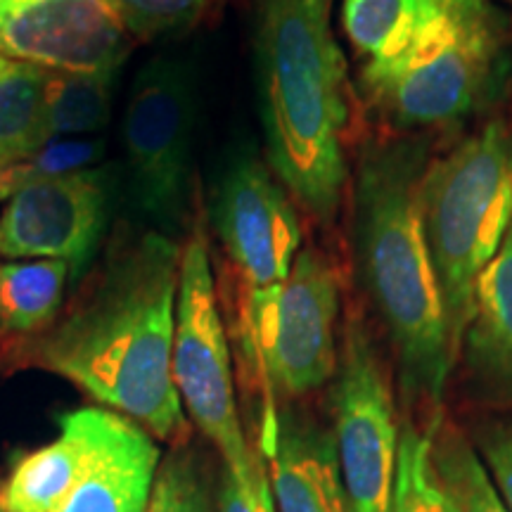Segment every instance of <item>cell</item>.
Here are the masks:
<instances>
[{
	"label": "cell",
	"instance_id": "obj_6",
	"mask_svg": "<svg viewBox=\"0 0 512 512\" xmlns=\"http://www.w3.org/2000/svg\"><path fill=\"white\" fill-rule=\"evenodd\" d=\"M174 382L183 408L219 448L233 477L247 479L259 456L249 448L235 399L226 328L216 297L207 238L195 226L181 249L174 335Z\"/></svg>",
	"mask_w": 512,
	"mask_h": 512
},
{
	"label": "cell",
	"instance_id": "obj_5",
	"mask_svg": "<svg viewBox=\"0 0 512 512\" xmlns=\"http://www.w3.org/2000/svg\"><path fill=\"white\" fill-rule=\"evenodd\" d=\"M505 29L491 0H444L430 29L394 62L363 67V86L401 126H441L491 98L503 72Z\"/></svg>",
	"mask_w": 512,
	"mask_h": 512
},
{
	"label": "cell",
	"instance_id": "obj_9",
	"mask_svg": "<svg viewBox=\"0 0 512 512\" xmlns=\"http://www.w3.org/2000/svg\"><path fill=\"white\" fill-rule=\"evenodd\" d=\"M339 283L335 268L318 249H304L280 285L264 356V427L261 453L271 451L278 432L275 394L304 396L335 377Z\"/></svg>",
	"mask_w": 512,
	"mask_h": 512
},
{
	"label": "cell",
	"instance_id": "obj_1",
	"mask_svg": "<svg viewBox=\"0 0 512 512\" xmlns=\"http://www.w3.org/2000/svg\"><path fill=\"white\" fill-rule=\"evenodd\" d=\"M181 247L147 230L121 240L91 292L36 344L38 366L159 439L188 432L174 382Z\"/></svg>",
	"mask_w": 512,
	"mask_h": 512
},
{
	"label": "cell",
	"instance_id": "obj_28",
	"mask_svg": "<svg viewBox=\"0 0 512 512\" xmlns=\"http://www.w3.org/2000/svg\"><path fill=\"white\" fill-rule=\"evenodd\" d=\"M0 3H12V0H0Z\"/></svg>",
	"mask_w": 512,
	"mask_h": 512
},
{
	"label": "cell",
	"instance_id": "obj_29",
	"mask_svg": "<svg viewBox=\"0 0 512 512\" xmlns=\"http://www.w3.org/2000/svg\"><path fill=\"white\" fill-rule=\"evenodd\" d=\"M508 3H510V5H512V0H508Z\"/></svg>",
	"mask_w": 512,
	"mask_h": 512
},
{
	"label": "cell",
	"instance_id": "obj_7",
	"mask_svg": "<svg viewBox=\"0 0 512 512\" xmlns=\"http://www.w3.org/2000/svg\"><path fill=\"white\" fill-rule=\"evenodd\" d=\"M195 126L190 69L178 60L145 64L128 95L121 138L133 204L166 238L188 219Z\"/></svg>",
	"mask_w": 512,
	"mask_h": 512
},
{
	"label": "cell",
	"instance_id": "obj_17",
	"mask_svg": "<svg viewBox=\"0 0 512 512\" xmlns=\"http://www.w3.org/2000/svg\"><path fill=\"white\" fill-rule=\"evenodd\" d=\"M53 72L0 55V171L53 140L48 117Z\"/></svg>",
	"mask_w": 512,
	"mask_h": 512
},
{
	"label": "cell",
	"instance_id": "obj_8",
	"mask_svg": "<svg viewBox=\"0 0 512 512\" xmlns=\"http://www.w3.org/2000/svg\"><path fill=\"white\" fill-rule=\"evenodd\" d=\"M332 415L349 512H394L401 432L389 377L358 318L349 320L337 356Z\"/></svg>",
	"mask_w": 512,
	"mask_h": 512
},
{
	"label": "cell",
	"instance_id": "obj_22",
	"mask_svg": "<svg viewBox=\"0 0 512 512\" xmlns=\"http://www.w3.org/2000/svg\"><path fill=\"white\" fill-rule=\"evenodd\" d=\"M432 451L434 465L456 498L460 512H508L482 456L460 434L446 432Z\"/></svg>",
	"mask_w": 512,
	"mask_h": 512
},
{
	"label": "cell",
	"instance_id": "obj_4",
	"mask_svg": "<svg viewBox=\"0 0 512 512\" xmlns=\"http://www.w3.org/2000/svg\"><path fill=\"white\" fill-rule=\"evenodd\" d=\"M420 216L458 356L479 273L512 226V131L503 121H489L427 164Z\"/></svg>",
	"mask_w": 512,
	"mask_h": 512
},
{
	"label": "cell",
	"instance_id": "obj_2",
	"mask_svg": "<svg viewBox=\"0 0 512 512\" xmlns=\"http://www.w3.org/2000/svg\"><path fill=\"white\" fill-rule=\"evenodd\" d=\"M427 164V138L368 147L354 178V261L392 339L403 396L439 406L456 356L422 230Z\"/></svg>",
	"mask_w": 512,
	"mask_h": 512
},
{
	"label": "cell",
	"instance_id": "obj_19",
	"mask_svg": "<svg viewBox=\"0 0 512 512\" xmlns=\"http://www.w3.org/2000/svg\"><path fill=\"white\" fill-rule=\"evenodd\" d=\"M72 268L57 259L0 261V330L31 335L60 311Z\"/></svg>",
	"mask_w": 512,
	"mask_h": 512
},
{
	"label": "cell",
	"instance_id": "obj_18",
	"mask_svg": "<svg viewBox=\"0 0 512 512\" xmlns=\"http://www.w3.org/2000/svg\"><path fill=\"white\" fill-rule=\"evenodd\" d=\"M444 0H344V34L358 55L370 64L401 57L432 27Z\"/></svg>",
	"mask_w": 512,
	"mask_h": 512
},
{
	"label": "cell",
	"instance_id": "obj_12",
	"mask_svg": "<svg viewBox=\"0 0 512 512\" xmlns=\"http://www.w3.org/2000/svg\"><path fill=\"white\" fill-rule=\"evenodd\" d=\"M214 226L247 290L285 283L302 252V226L287 192L256 157L228 166L214 195Z\"/></svg>",
	"mask_w": 512,
	"mask_h": 512
},
{
	"label": "cell",
	"instance_id": "obj_10",
	"mask_svg": "<svg viewBox=\"0 0 512 512\" xmlns=\"http://www.w3.org/2000/svg\"><path fill=\"white\" fill-rule=\"evenodd\" d=\"M107 169L74 171L17 190L0 214V256L57 259L86 271L110 221Z\"/></svg>",
	"mask_w": 512,
	"mask_h": 512
},
{
	"label": "cell",
	"instance_id": "obj_20",
	"mask_svg": "<svg viewBox=\"0 0 512 512\" xmlns=\"http://www.w3.org/2000/svg\"><path fill=\"white\" fill-rule=\"evenodd\" d=\"M434 434L406 425L399 434V463H396L394 512H460L456 498L434 465Z\"/></svg>",
	"mask_w": 512,
	"mask_h": 512
},
{
	"label": "cell",
	"instance_id": "obj_21",
	"mask_svg": "<svg viewBox=\"0 0 512 512\" xmlns=\"http://www.w3.org/2000/svg\"><path fill=\"white\" fill-rule=\"evenodd\" d=\"M112 76L55 74L50 79L48 117L53 138H83L110 121Z\"/></svg>",
	"mask_w": 512,
	"mask_h": 512
},
{
	"label": "cell",
	"instance_id": "obj_25",
	"mask_svg": "<svg viewBox=\"0 0 512 512\" xmlns=\"http://www.w3.org/2000/svg\"><path fill=\"white\" fill-rule=\"evenodd\" d=\"M131 36L152 38L190 27L202 15L207 0H110Z\"/></svg>",
	"mask_w": 512,
	"mask_h": 512
},
{
	"label": "cell",
	"instance_id": "obj_16",
	"mask_svg": "<svg viewBox=\"0 0 512 512\" xmlns=\"http://www.w3.org/2000/svg\"><path fill=\"white\" fill-rule=\"evenodd\" d=\"M460 349L479 392L512 401V226L491 264L479 273Z\"/></svg>",
	"mask_w": 512,
	"mask_h": 512
},
{
	"label": "cell",
	"instance_id": "obj_13",
	"mask_svg": "<svg viewBox=\"0 0 512 512\" xmlns=\"http://www.w3.org/2000/svg\"><path fill=\"white\" fill-rule=\"evenodd\" d=\"M114 411L81 408L60 418V434L12 465L0 482V512H50L98 456Z\"/></svg>",
	"mask_w": 512,
	"mask_h": 512
},
{
	"label": "cell",
	"instance_id": "obj_15",
	"mask_svg": "<svg viewBox=\"0 0 512 512\" xmlns=\"http://www.w3.org/2000/svg\"><path fill=\"white\" fill-rule=\"evenodd\" d=\"M159 463L150 432L117 413L86 475L50 512H147Z\"/></svg>",
	"mask_w": 512,
	"mask_h": 512
},
{
	"label": "cell",
	"instance_id": "obj_24",
	"mask_svg": "<svg viewBox=\"0 0 512 512\" xmlns=\"http://www.w3.org/2000/svg\"><path fill=\"white\" fill-rule=\"evenodd\" d=\"M102 157V140L53 138L46 147L22 162L0 171V200H10L17 190L46 178H57L74 171L91 169Z\"/></svg>",
	"mask_w": 512,
	"mask_h": 512
},
{
	"label": "cell",
	"instance_id": "obj_11",
	"mask_svg": "<svg viewBox=\"0 0 512 512\" xmlns=\"http://www.w3.org/2000/svg\"><path fill=\"white\" fill-rule=\"evenodd\" d=\"M128 31L110 0L0 3V55L55 74L114 76Z\"/></svg>",
	"mask_w": 512,
	"mask_h": 512
},
{
	"label": "cell",
	"instance_id": "obj_26",
	"mask_svg": "<svg viewBox=\"0 0 512 512\" xmlns=\"http://www.w3.org/2000/svg\"><path fill=\"white\" fill-rule=\"evenodd\" d=\"M216 512H278L275 510L271 479H268L266 460L259 456L254 472L247 479L233 477L223 467Z\"/></svg>",
	"mask_w": 512,
	"mask_h": 512
},
{
	"label": "cell",
	"instance_id": "obj_14",
	"mask_svg": "<svg viewBox=\"0 0 512 512\" xmlns=\"http://www.w3.org/2000/svg\"><path fill=\"white\" fill-rule=\"evenodd\" d=\"M264 460L278 512H349L335 434L316 422L278 413L275 444Z\"/></svg>",
	"mask_w": 512,
	"mask_h": 512
},
{
	"label": "cell",
	"instance_id": "obj_3",
	"mask_svg": "<svg viewBox=\"0 0 512 512\" xmlns=\"http://www.w3.org/2000/svg\"><path fill=\"white\" fill-rule=\"evenodd\" d=\"M254 64L273 174L318 221L337 216L347 188V64L330 0H256Z\"/></svg>",
	"mask_w": 512,
	"mask_h": 512
},
{
	"label": "cell",
	"instance_id": "obj_23",
	"mask_svg": "<svg viewBox=\"0 0 512 512\" xmlns=\"http://www.w3.org/2000/svg\"><path fill=\"white\" fill-rule=\"evenodd\" d=\"M147 512H216L211 479L195 451L176 448L159 463Z\"/></svg>",
	"mask_w": 512,
	"mask_h": 512
},
{
	"label": "cell",
	"instance_id": "obj_27",
	"mask_svg": "<svg viewBox=\"0 0 512 512\" xmlns=\"http://www.w3.org/2000/svg\"><path fill=\"white\" fill-rule=\"evenodd\" d=\"M479 444H482L479 456L489 470L491 482H494L505 508L512 512V422L491 427Z\"/></svg>",
	"mask_w": 512,
	"mask_h": 512
}]
</instances>
